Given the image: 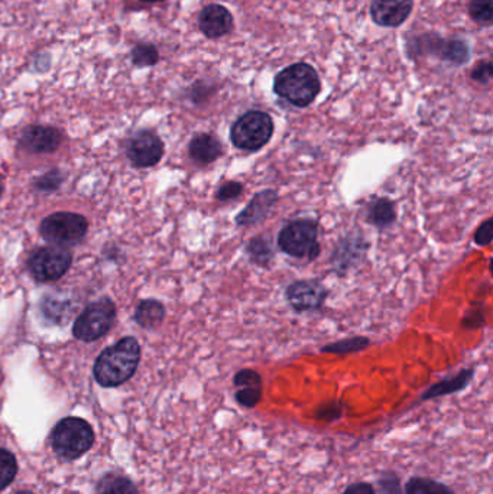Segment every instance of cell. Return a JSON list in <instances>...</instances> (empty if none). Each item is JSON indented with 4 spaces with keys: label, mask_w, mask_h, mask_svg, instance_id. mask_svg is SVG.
Returning a JSON list of instances; mask_svg holds the SVG:
<instances>
[{
    "label": "cell",
    "mask_w": 493,
    "mask_h": 494,
    "mask_svg": "<svg viewBox=\"0 0 493 494\" xmlns=\"http://www.w3.org/2000/svg\"><path fill=\"white\" fill-rule=\"evenodd\" d=\"M405 494H455V491L436 480L413 477L405 484Z\"/></svg>",
    "instance_id": "7402d4cb"
},
{
    "label": "cell",
    "mask_w": 493,
    "mask_h": 494,
    "mask_svg": "<svg viewBox=\"0 0 493 494\" xmlns=\"http://www.w3.org/2000/svg\"><path fill=\"white\" fill-rule=\"evenodd\" d=\"M189 154L200 165L214 163L223 154V147L216 136L198 133L189 145Z\"/></svg>",
    "instance_id": "9a60e30c"
},
{
    "label": "cell",
    "mask_w": 493,
    "mask_h": 494,
    "mask_svg": "<svg viewBox=\"0 0 493 494\" xmlns=\"http://www.w3.org/2000/svg\"><path fill=\"white\" fill-rule=\"evenodd\" d=\"M243 193V184L238 181H229L217 189L216 197L219 201H231L239 197Z\"/></svg>",
    "instance_id": "f546056e"
},
{
    "label": "cell",
    "mask_w": 493,
    "mask_h": 494,
    "mask_svg": "<svg viewBox=\"0 0 493 494\" xmlns=\"http://www.w3.org/2000/svg\"><path fill=\"white\" fill-rule=\"evenodd\" d=\"M141 362V347L133 337H125L112 347L103 350L94 363V378L103 387L124 385L135 375Z\"/></svg>",
    "instance_id": "6da1fadb"
},
{
    "label": "cell",
    "mask_w": 493,
    "mask_h": 494,
    "mask_svg": "<svg viewBox=\"0 0 493 494\" xmlns=\"http://www.w3.org/2000/svg\"><path fill=\"white\" fill-rule=\"evenodd\" d=\"M274 135V120L268 113L251 110L236 120L230 129L231 143L240 151L263 149Z\"/></svg>",
    "instance_id": "277c9868"
},
{
    "label": "cell",
    "mask_w": 493,
    "mask_h": 494,
    "mask_svg": "<svg viewBox=\"0 0 493 494\" xmlns=\"http://www.w3.org/2000/svg\"><path fill=\"white\" fill-rule=\"evenodd\" d=\"M397 220V209L390 198H376L368 209V221L378 228H388Z\"/></svg>",
    "instance_id": "d6986e66"
},
{
    "label": "cell",
    "mask_w": 493,
    "mask_h": 494,
    "mask_svg": "<svg viewBox=\"0 0 493 494\" xmlns=\"http://www.w3.org/2000/svg\"><path fill=\"white\" fill-rule=\"evenodd\" d=\"M246 253L249 259L258 267H268L274 259V251L270 242L263 237H255L251 242H247Z\"/></svg>",
    "instance_id": "603a6c76"
},
{
    "label": "cell",
    "mask_w": 493,
    "mask_h": 494,
    "mask_svg": "<svg viewBox=\"0 0 493 494\" xmlns=\"http://www.w3.org/2000/svg\"><path fill=\"white\" fill-rule=\"evenodd\" d=\"M116 320V307L109 298L93 302L80 314L73 327V334L78 340L92 343L103 337L112 329Z\"/></svg>",
    "instance_id": "52a82bcc"
},
{
    "label": "cell",
    "mask_w": 493,
    "mask_h": 494,
    "mask_svg": "<svg viewBox=\"0 0 493 494\" xmlns=\"http://www.w3.org/2000/svg\"><path fill=\"white\" fill-rule=\"evenodd\" d=\"M342 412H343L342 403L332 402V403H326V405L320 406L319 412H317V417L324 419V421H335L337 418L342 417Z\"/></svg>",
    "instance_id": "1f68e13d"
},
{
    "label": "cell",
    "mask_w": 493,
    "mask_h": 494,
    "mask_svg": "<svg viewBox=\"0 0 493 494\" xmlns=\"http://www.w3.org/2000/svg\"><path fill=\"white\" fill-rule=\"evenodd\" d=\"M94 442V433L89 422L81 418H66L55 425L51 444L58 456L76 459L89 451Z\"/></svg>",
    "instance_id": "5b68a950"
},
{
    "label": "cell",
    "mask_w": 493,
    "mask_h": 494,
    "mask_svg": "<svg viewBox=\"0 0 493 494\" xmlns=\"http://www.w3.org/2000/svg\"><path fill=\"white\" fill-rule=\"evenodd\" d=\"M61 140L62 136L58 129L41 124L28 126L20 136L22 147L34 154H51L57 151Z\"/></svg>",
    "instance_id": "4fadbf2b"
},
{
    "label": "cell",
    "mask_w": 493,
    "mask_h": 494,
    "mask_svg": "<svg viewBox=\"0 0 493 494\" xmlns=\"http://www.w3.org/2000/svg\"><path fill=\"white\" fill-rule=\"evenodd\" d=\"M278 246L295 259L314 260L320 255L319 223L311 219L289 221L278 235Z\"/></svg>",
    "instance_id": "3957f363"
},
{
    "label": "cell",
    "mask_w": 493,
    "mask_h": 494,
    "mask_svg": "<svg viewBox=\"0 0 493 494\" xmlns=\"http://www.w3.org/2000/svg\"><path fill=\"white\" fill-rule=\"evenodd\" d=\"M15 494H34V493H31V491L22 490V491H18V493Z\"/></svg>",
    "instance_id": "d590c367"
},
{
    "label": "cell",
    "mask_w": 493,
    "mask_h": 494,
    "mask_svg": "<svg viewBox=\"0 0 493 494\" xmlns=\"http://www.w3.org/2000/svg\"><path fill=\"white\" fill-rule=\"evenodd\" d=\"M97 494H136V487L124 475L108 474L99 482Z\"/></svg>",
    "instance_id": "44dd1931"
},
{
    "label": "cell",
    "mask_w": 493,
    "mask_h": 494,
    "mask_svg": "<svg viewBox=\"0 0 493 494\" xmlns=\"http://www.w3.org/2000/svg\"><path fill=\"white\" fill-rule=\"evenodd\" d=\"M277 189H263L261 193L256 194L251 203L236 216V224L246 227V226L263 223L266 217L270 216L271 210L277 204Z\"/></svg>",
    "instance_id": "5bb4252c"
},
{
    "label": "cell",
    "mask_w": 493,
    "mask_h": 494,
    "mask_svg": "<svg viewBox=\"0 0 493 494\" xmlns=\"http://www.w3.org/2000/svg\"><path fill=\"white\" fill-rule=\"evenodd\" d=\"M274 92L295 108H309L321 92V82L314 67L297 62L277 74Z\"/></svg>",
    "instance_id": "7a4b0ae2"
},
{
    "label": "cell",
    "mask_w": 493,
    "mask_h": 494,
    "mask_svg": "<svg viewBox=\"0 0 493 494\" xmlns=\"http://www.w3.org/2000/svg\"><path fill=\"white\" fill-rule=\"evenodd\" d=\"M473 369H465V370L460 371V373L453 376V378H444L441 382L432 385V386L421 396V399H423V401H430V399L440 398V396H446V394H456V392L466 389L472 378H473Z\"/></svg>",
    "instance_id": "e0dca14e"
},
{
    "label": "cell",
    "mask_w": 493,
    "mask_h": 494,
    "mask_svg": "<svg viewBox=\"0 0 493 494\" xmlns=\"http://www.w3.org/2000/svg\"><path fill=\"white\" fill-rule=\"evenodd\" d=\"M127 158L136 168H150L162 159L164 143L155 131H139L127 142Z\"/></svg>",
    "instance_id": "30bf717a"
},
{
    "label": "cell",
    "mask_w": 493,
    "mask_h": 494,
    "mask_svg": "<svg viewBox=\"0 0 493 494\" xmlns=\"http://www.w3.org/2000/svg\"><path fill=\"white\" fill-rule=\"evenodd\" d=\"M141 2H145V4H157V2H164V0H141Z\"/></svg>",
    "instance_id": "e575fe53"
},
{
    "label": "cell",
    "mask_w": 493,
    "mask_h": 494,
    "mask_svg": "<svg viewBox=\"0 0 493 494\" xmlns=\"http://www.w3.org/2000/svg\"><path fill=\"white\" fill-rule=\"evenodd\" d=\"M368 243L362 237H347L342 239L339 246L335 249V256H333V262L335 267L342 271V269H351L356 267L359 262H362L365 251L368 249Z\"/></svg>",
    "instance_id": "2e32d148"
},
{
    "label": "cell",
    "mask_w": 493,
    "mask_h": 494,
    "mask_svg": "<svg viewBox=\"0 0 493 494\" xmlns=\"http://www.w3.org/2000/svg\"><path fill=\"white\" fill-rule=\"evenodd\" d=\"M413 8L414 0H374L370 15L379 27L397 28L408 20Z\"/></svg>",
    "instance_id": "8fae6325"
},
{
    "label": "cell",
    "mask_w": 493,
    "mask_h": 494,
    "mask_svg": "<svg viewBox=\"0 0 493 494\" xmlns=\"http://www.w3.org/2000/svg\"><path fill=\"white\" fill-rule=\"evenodd\" d=\"M2 189H4V184H2V177H0V194H2Z\"/></svg>",
    "instance_id": "8d00e7d4"
},
{
    "label": "cell",
    "mask_w": 493,
    "mask_h": 494,
    "mask_svg": "<svg viewBox=\"0 0 493 494\" xmlns=\"http://www.w3.org/2000/svg\"><path fill=\"white\" fill-rule=\"evenodd\" d=\"M342 494H376L375 489L369 482H355L347 487Z\"/></svg>",
    "instance_id": "836d02e7"
},
{
    "label": "cell",
    "mask_w": 493,
    "mask_h": 494,
    "mask_svg": "<svg viewBox=\"0 0 493 494\" xmlns=\"http://www.w3.org/2000/svg\"><path fill=\"white\" fill-rule=\"evenodd\" d=\"M71 251L67 247L45 246L39 247L28 260V269L35 281L38 283H53L66 275L71 267Z\"/></svg>",
    "instance_id": "ba28073f"
},
{
    "label": "cell",
    "mask_w": 493,
    "mask_h": 494,
    "mask_svg": "<svg viewBox=\"0 0 493 494\" xmlns=\"http://www.w3.org/2000/svg\"><path fill=\"white\" fill-rule=\"evenodd\" d=\"M89 228L85 217L77 212L58 211L44 219L39 233L54 246H71L85 239Z\"/></svg>",
    "instance_id": "8992f818"
},
{
    "label": "cell",
    "mask_w": 493,
    "mask_h": 494,
    "mask_svg": "<svg viewBox=\"0 0 493 494\" xmlns=\"http://www.w3.org/2000/svg\"><path fill=\"white\" fill-rule=\"evenodd\" d=\"M287 301L297 313H316L323 308L328 291L317 279H301L287 288Z\"/></svg>",
    "instance_id": "9c48e42d"
},
{
    "label": "cell",
    "mask_w": 493,
    "mask_h": 494,
    "mask_svg": "<svg viewBox=\"0 0 493 494\" xmlns=\"http://www.w3.org/2000/svg\"><path fill=\"white\" fill-rule=\"evenodd\" d=\"M18 473V463L12 452L4 448H0V491L13 482Z\"/></svg>",
    "instance_id": "484cf974"
},
{
    "label": "cell",
    "mask_w": 493,
    "mask_h": 494,
    "mask_svg": "<svg viewBox=\"0 0 493 494\" xmlns=\"http://www.w3.org/2000/svg\"><path fill=\"white\" fill-rule=\"evenodd\" d=\"M233 385H235L236 389L247 386H263V378L256 370L242 369L233 378Z\"/></svg>",
    "instance_id": "f1b7e54d"
},
{
    "label": "cell",
    "mask_w": 493,
    "mask_h": 494,
    "mask_svg": "<svg viewBox=\"0 0 493 494\" xmlns=\"http://www.w3.org/2000/svg\"><path fill=\"white\" fill-rule=\"evenodd\" d=\"M369 344L370 341L368 337H352V339H346V340L327 344L321 348V352L332 353V355H349V353L362 352Z\"/></svg>",
    "instance_id": "cb8c5ba5"
},
{
    "label": "cell",
    "mask_w": 493,
    "mask_h": 494,
    "mask_svg": "<svg viewBox=\"0 0 493 494\" xmlns=\"http://www.w3.org/2000/svg\"><path fill=\"white\" fill-rule=\"evenodd\" d=\"M131 60L133 66L141 67V68L152 67L159 61V52L154 44H136L135 47L132 48Z\"/></svg>",
    "instance_id": "d4e9b609"
},
{
    "label": "cell",
    "mask_w": 493,
    "mask_h": 494,
    "mask_svg": "<svg viewBox=\"0 0 493 494\" xmlns=\"http://www.w3.org/2000/svg\"><path fill=\"white\" fill-rule=\"evenodd\" d=\"M493 0H472L469 4V15L476 24L489 27L493 20Z\"/></svg>",
    "instance_id": "4316f807"
},
{
    "label": "cell",
    "mask_w": 493,
    "mask_h": 494,
    "mask_svg": "<svg viewBox=\"0 0 493 494\" xmlns=\"http://www.w3.org/2000/svg\"><path fill=\"white\" fill-rule=\"evenodd\" d=\"M166 318V308L161 302L145 299L136 308L135 320L143 329H157Z\"/></svg>",
    "instance_id": "ffe728a7"
},
{
    "label": "cell",
    "mask_w": 493,
    "mask_h": 494,
    "mask_svg": "<svg viewBox=\"0 0 493 494\" xmlns=\"http://www.w3.org/2000/svg\"><path fill=\"white\" fill-rule=\"evenodd\" d=\"M472 77L476 80V82L486 83L490 82V78H492V64L489 61L482 62V64H479L476 68H474L473 73H472Z\"/></svg>",
    "instance_id": "d6a6232c"
},
{
    "label": "cell",
    "mask_w": 493,
    "mask_h": 494,
    "mask_svg": "<svg viewBox=\"0 0 493 494\" xmlns=\"http://www.w3.org/2000/svg\"><path fill=\"white\" fill-rule=\"evenodd\" d=\"M432 44L440 50V59L450 62L453 66H463L469 61L471 50L462 39H441L432 36Z\"/></svg>",
    "instance_id": "ac0fdd59"
},
{
    "label": "cell",
    "mask_w": 493,
    "mask_h": 494,
    "mask_svg": "<svg viewBox=\"0 0 493 494\" xmlns=\"http://www.w3.org/2000/svg\"><path fill=\"white\" fill-rule=\"evenodd\" d=\"M201 34L210 39L222 38L233 29V16L222 4H207L198 16Z\"/></svg>",
    "instance_id": "7c38bea8"
},
{
    "label": "cell",
    "mask_w": 493,
    "mask_h": 494,
    "mask_svg": "<svg viewBox=\"0 0 493 494\" xmlns=\"http://www.w3.org/2000/svg\"><path fill=\"white\" fill-rule=\"evenodd\" d=\"M235 398L243 408H255L263 399V386L239 387L236 390Z\"/></svg>",
    "instance_id": "83f0119b"
},
{
    "label": "cell",
    "mask_w": 493,
    "mask_h": 494,
    "mask_svg": "<svg viewBox=\"0 0 493 494\" xmlns=\"http://www.w3.org/2000/svg\"><path fill=\"white\" fill-rule=\"evenodd\" d=\"M493 239V221L492 219H488V220L483 221L481 226H479L478 230L474 233V243L478 246H489L492 243Z\"/></svg>",
    "instance_id": "4dcf8cb0"
}]
</instances>
